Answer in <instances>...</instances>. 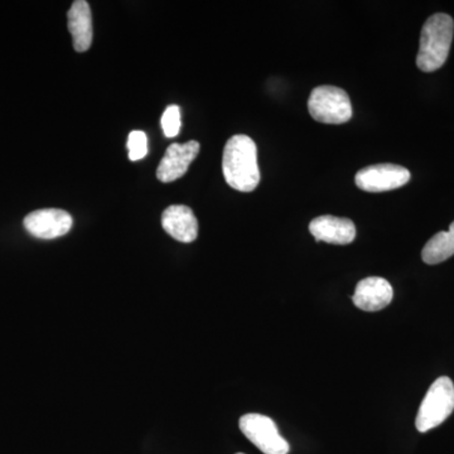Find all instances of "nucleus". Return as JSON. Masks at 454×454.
I'll list each match as a JSON object with an SVG mask.
<instances>
[{"mask_svg": "<svg viewBox=\"0 0 454 454\" xmlns=\"http://www.w3.org/2000/svg\"><path fill=\"white\" fill-rule=\"evenodd\" d=\"M454 255V223L448 231L438 232L423 247L422 259L426 264L435 265Z\"/></svg>", "mask_w": 454, "mask_h": 454, "instance_id": "obj_13", "label": "nucleus"}, {"mask_svg": "<svg viewBox=\"0 0 454 454\" xmlns=\"http://www.w3.org/2000/svg\"><path fill=\"white\" fill-rule=\"evenodd\" d=\"M236 454H245V453H236Z\"/></svg>", "mask_w": 454, "mask_h": 454, "instance_id": "obj_16", "label": "nucleus"}, {"mask_svg": "<svg viewBox=\"0 0 454 454\" xmlns=\"http://www.w3.org/2000/svg\"><path fill=\"white\" fill-rule=\"evenodd\" d=\"M241 432L264 454H288V442L279 434L273 419L262 414H247L239 422Z\"/></svg>", "mask_w": 454, "mask_h": 454, "instance_id": "obj_5", "label": "nucleus"}, {"mask_svg": "<svg viewBox=\"0 0 454 454\" xmlns=\"http://www.w3.org/2000/svg\"><path fill=\"white\" fill-rule=\"evenodd\" d=\"M309 231L317 241L333 245H348L356 238V227L351 220L330 215L316 217L309 223Z\"/></svg>", "mask_w": 454, "mask_h": 454, "instance_id": "obj_10", "label": "nucleus"}, {"mask_svg": "<svg viewBox=\"0 0 454 454\" xmlns=\"http://www.w3.org/2000/svg\"><path fill=\"white\" fill-rule=\"evenodd\" d=\"M394 297L391 284L384 278L369 277L357 283L352 301L358 309L378 312L387 309Z\"/></svg>", "mask_w": 454, "mask_h": 454, "instance_id": "obj_9", "label": "nucleus"}, {"mask_svg": "<svg viewBox=\"0 0 454 454\" xmlns=\"http://www.w3.org/2000/svg\"><path fill=\"white\" fill-rule=\"evenodd\" d=\"M128 151H129V160L133 162L143 160L148 154V139L145 131H131L128 138Z\"/></svg>", "mask_w": 454, "mask_h": 454, "instance_id": "obj_15", "label": "nucleus"}, {"mask_svg": "<svg viewBox=\"0 0 454 454\" xmlns=\"http://www.w3.org/2000/svg\"><path fill=\"white\" fill-rule=\"evenodd\" d=\"M454 411V384L447 376L433 382L418 411L415 427L420 433L437 428Z\"/></svg>", "mask_w": 454, "mask_h": 454, "instance_id": "obj_3", "label": "nucleus"}, {"mask_svg": "<svg viewBox=\"0 0 454 454\" xmlns=\"http://www.w3.org/2000/svg\"><path fill=\"white\" fill-rule=\"evenodd\" d=\"M68 31L73 35L74 49L86 52L92 43L91 9L85 0H76L67 13Z\"/></svg>", "mask_w": 454, "mask_h": 454, "instance_id": "obj_12", "label": "nucleus"}, {"mask_svg": "<svg viewBox=\"0 0 454 454\" xmlns=\"http://www.w3.org/2000/svg\"><path fill=\"white\" fill-rule=\"evenodd\" d=\"M454 22L448 14L438 13L424 23L417 66L424 73L437 71L446 64L453 41Z\"/></svg>", "mask_w": 454, "mask_h": 454, "instance_id": "obj_2", "label": "nucleus"}, {"mask_svg": "<svg viewBox=\"0 0 454 454\" xmlns=\"http://www.w3.org/2000/svg\"><path fill=\"white\" fill-rule=\"evenodd\" d=\"M411 181V172L396 164H375L358 170L355 182L366 192H387L405 186Z\"/></svg>", "mask_w": 454, "mask_h": 454, "instance_id": "obj_6", "label": "nucleus"}, {"mask_svg": "<svg viewBox=\"0 0 454 454\" xmlns=\"http://www.w3.org/2000/svg\"><path fill=\"white\" fill-rule=\"evenodd\" d=\"M23 223L27 231L35 238L52 240L70 232L73 217L68 212L59 208H44L27 215Z\"/></svg>", "mask_w": 454, "mask_h": 454, "instance_id": "obj_7", "label": "nucleus"}, {"mask_svg": "<svg viewBox=\"0 0 454 454\" xmlns=\"http://www.w3.org/2000/svg\"><path fill=\"white\" fill-rule=\"evenodd\" d=\"M199 142L191 140L184 145H172L167 149L163 160H160L157 169V177L163 184L176 181L186 175L191 163L196 160L200 153Z\"/></svg>", "mask_w": 454, "mask_h": 454, "instance_id": "obj_8", "label": "nucleus"}, {"mask_svg": "<svg viewBox=\"0 0 454 454\" xmlns=\"http://www.w3.org/2000/svg\"><path fill=\"white\" fill-rule=\"evenodd\" d=\"M162 226L167 234L181 243H193L199 235V223L193 211L184 205H173L162 215Z\"/></svg>", "mask_w": 454, "mask_h": 454, "instance_id": "obj_11", "label": "nucleus"}, {"mask_svg": "<svg viewBox=\"0 0 454 454\" xmlns=\"http://www.w3.org/2000/svg\"><path fill=\"white\" fill-rule=\"evenodd\" d=\"M223 172L227 184L240 192L258 187L260 170L255 142L244 134L231 137L223 149Z\"/></svg>", "mask_w": 454, "mask_h": 454, "instance_id": "obj_1", "label": "nucleus"}, {"mask_svg": "<svg viewBox=\"0 0 454 454\" xmlns=\"http://www.w3.org/2000/svg\"><path fill=\"white\" fill-rule=\"evenodd\" d=\"M160 124H162V129L164 136L167 138H175L181 131V110L177 106H170L167 107L166 112L163 113L162 121H160Z\"/></svg>", "mask_w": 454, "mask_h": 454, "instance_id": "obj_14", "label": "nucleus"}, {"mask_svg": "<svg viewBox=\"0 0 454 454\" xmlns=\"http://www.w3.org/2000/svg\"><path fill=\"white\" fill-rule=\"evenodd\" d=\"M310 116L324 124L339 125L352 118V104L348 92L336 86H318L309 100Z\"/></svg>", "mask_w": 454, "mask_h": 454, "instance_id": "obj_4", "label": "nucleus"}]
</instances>
